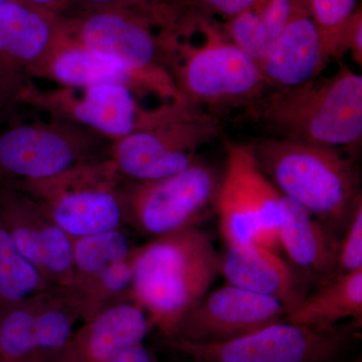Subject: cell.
<instances>
[{
	"label": "cell",
	"instance_id": "cell-1",
	"mask_svg": "<svg viewBox=\"0 0 362 362\" xmlns=\"http://www.w3.org/2000/svg\"><path fill=\"white\" fill-rule=\"evenodd\" d=\"M220 255L197 226L156 238L135 250L131 299L168 338L220 274Z\"/></svg>",
	"mask_w": 362,
	"mask_h": 362
},
{
	"label": "cell",
	"instance_id": "cell-2",
	"mask_svg": "<svg viewBox=\"0 0 362 362\" xmlns=\"http://www.w3.org/2000/svg\"><path fill=\"white\" fill-rule=\"evenodd\" d=\"M261 170L281 194L303 206L335 235L361 204L357 169L338 148L284 138L250 143Z\"/></svg>",
	"mask_w": 362,
	"mask_h": 362
},
{
	"label": "cell",
	"instance_id": "cell-3",
	"mask_svg": "<svg viewBox=\"0 0 362 362\" xmlns=\"http://www.w3.org/2000/svg\"><path fill=\"white\" fill-rule=\"evenodd\" d=\"M251 116L263 120L274 137L334 148L357 147L362 139V77L341 66L330 77L270 90Z\"/></svg>",
	"mask_w": 362,
	"mask_h": 362
},
{
	"label": "cell",
	"instance_id": "cell-4",
	"mask_svg": "<svg viewBox=\"0 0 362 362\" xmlns=\"http://www.w3.org/2000/svg\"><path fill=\"white\" fill-rule=\"evenodd\" d=\"M204 42H178L173 76L188 104L216 117L226 110H252L269 90L258 64L228 40L220 23L199 28Z\"/></svg>",
	"mask_w": 362,
	"mask_h": 362
},
{
	"label": "cell",
	"instance_id": "cell-5",
	"mask_svg": "<svg viewBox=\"0 0 362 362\" xmlns=\"http://www.w3.org/2000/svg\"><path fill=\"white\" fill-rule=\"evenodd\" d=\"M223 123L188 103L168 102L142 127L111 143L110 158L124 178L163 180L189 168L197 151L220 135Z\"/></svg>",
	"mask_w": 362,
	"mask_h": 362
},
{
	"label": "cell",
	"instance_id": "cell-6",
	"mask_svg": "<svg viewBox=\"0 0 362 362\" xmlns=\"http://www.w3.org/2000/svg\"><path fill=\"white\" fill-rule=\"evenodd\" d=\"M151 25L124 11H94L80 21L75 33H65L128 74L140 95H156L164 103H187L173 76L180 40L152 32Z\"/></svg>",
	"mask_w": 362,
	"mask_h": 362
},
{
	"label": "cell",
	"instance_id": "cell-7",
	"mask_svg": "<svg viewBox=\"0 0 362 362\" xmlns=\"http://www.w3.org/2000/svg\"><path fill=\"white\" fill-rule=\"evenodd\" d=\"M109 143L57 119L11 124L0 130V185L18 188L110 158Z\"/></svg>",
	"mask_w": 362,
	"mask_h": 362
},
{
	"label": "cell",
	"instance_id": "cell-8",
	"mask_svg": "<svg viewBox=\"0 0 362 362\" xmlns=\"http://www.w3.org/2000/svg\"><path fill=\"white\" fill-rule=\"evenodd\" d=\"M111 158L23 185L71 239L122 228L127 220V189Z\"/></svg>",
	"mask_w": 362,
	"mask_h": 362
},
{
	"label": "cell",
	"instance_id": "cell-9",
	"mask_svg": "<svg viewBox=\"0 0 362 362\" xmlns=\"http://www.w3.org/2000/svg\"><path fill=\"white\" fill-rule=\"evenodd\" d=\"M358 326L319 329L282 321L247 337L218 343L166 339L185 357L214 362H337Z\"/></svg>",
	"mask_w": 362,
	"mask_h": 362
},
{
	"label": "cell",
	"instance_id": "cell-10",
	"mask_svg": "<svg viewBox=\"0 0 362 362\" xmlns=\"http://www.w3.org/2000/svg\"><path fill=\"white\" fill-rule=\"evenodd\" d=\"M78 319L82 307L64 290L0 305V362H62Z\"/></svg>",
	"mask_w": 362,
	"mask_h": 362
},
{
	"label": "cell",
	"instance_id": "cell-11",
	"mask_svg": "<svg viewBox=\"0 0 362 362\" xmlns=\"http://www.w3.org/2000/svg\"><path fill=\"white\" fill-rule=\"evenodd\" d=\"M220 183L218 173L197 160L163 180L137 182L128 188L127 220L156 238L195 226L216 206Z\"/></svg>",
	"mask_w": 362,
	"mask_h": 362
},
{
	"label": "cell",
	"instance_id": "cell-12",
	"mask_svg": "<svg viewBox=\"0 0 362 362\" xmlns=\"http://www.w3.org/2000/svg\"><path fill=\"white\" fill-rule=\"evenodd\" d=\"M23 104L49 114L52 119L87 128L110 142L139 129L151 116L138 104L129 87L102 84L85 88L40 90L33 85Z\"/></svg>",
	"mask_w": 362,
	"mask_h": 362
},
{
	"label": "cell",
	"instance_id": "cell-13",
	"mask_svg": "<svg viewBox=\"0 0 362 362\" xmlns=\"http://www.w3.org/2000/svg\"><path fill=\"white\" fill-rule=\"evenodd\" d=\"M59 32L42 11L18 0L0 6V124L23 104Z\"/></svg>",
	"mask_w": 362,
	"mask_h": 362
},
{
	"label": "cell",
	"instance_id": "cell-14",
	"mask_svg": "<svg viewBox=\"0 0 362 362\" xmlns=\"http://www.w3.org/2000/svg\"><path fill=\"white\" fill-rule=\"evenodd\" d=\"M0 218L21 254L54 289L74 280L73 239L44 206L18 188L0 185Z\"/></svg>",
	"mask_w": 362,
	"mask_h": 362
},
{
	"label": "cell",
	"instance_id": "cell-15",
	"mask_svg": "<svg viewBox=\"0 0 362 362\" xmlns=\"http://www.w3.org/2000/svg\"><path fill=\"white\" fill-rule=\"evenodd\" d=\"M286 314L284 305L277 299L226 284L202 298L166 339L230 341L286 321Z\"/></svg>",
	"mask_w": 362,
	"mask_h": 362
},
{
	"label": "cell",
	"instance_id": "cell-16",
	"mask_svg": "<svg viewBox=\"0 0 362 362\" xmlns=\"http://www.w3.org/2000/svg\"><path fill=\"white\" fill-rule=\"evenodd\" d=\"M329 62L307 0H301L270 51L257 64L269 90H282L319 77Z\"/></svg>",
	"mask_w": 362,
	"mask_h": 362
},
{
	"label": "cell",
	"instance_id": "cell-17",
	"mask_svg": "<svg viewBox=\"0 0 362 362\" xmlns=\"http://www.w3.org/2000/svg\"><path fill=\"white\" fill-rule=\"evenodd\" d=\"M153 327L147 312L136 302L106 307L71 335L62 362H104L144 343Z\"/></svg>",
	"mask_w": 362,
	"mask_h": 362
},
{
	"label": "cell",
	"instance_id": "cell-18",
	"mask_svg": "<svg viewBox=\"0 0 362 362\" xmlns=\"http://www.w3.org/2000/svg\"><path fill=\"white\" fill-rule=\"evenodd\" d=\"M226 244L220 274L228 284L277 299L284 305L287 314L296 308L304 298L300 282L291 267L275 252L256 242Z\"/></svg>",
	"mask_w": 362,
	"mask_h": 362
},
{
	"label": "cell",
	"instance_id": "cell-19",
	"mask_svg": "<svg viewBox=\"0 0 362 362\" xmlns=\"http://www.w3.org/2000/svg\"><path fill=\"white\" fill-rule=\"evenodd\" d=\"M279 244L300 274L321 279V282L337 274L340 244L337 235L286 197Z\"/></svg>",
	"mask_w": 362,
	"mask_h": 362
},
{
	"label": "cell",
	"instance_id": "cell-20",
	"mask_svg": "<svg viewBox=\"0 0 362 362\" xmlns=\"http://www.w3.org/2000/svg\"><path fill=\"white\" fill-rule=\"evenodd\" d=\"M42 78L54 81L61 87L123 85L140 94L137 84L128 74L61 30L37 69V78Z\"/></svg>",
	"mask_w": 362,
	"mask_h": 362
},
{
	"label": "cell",
	"instance_id": "cell-21",
	"mask_svg": "<svg viewBox=\"0 0 362 362\" xmlns=\"http://www.w3.org/2000/svg\"><path fill=\"white\" fill-rule=\"evenodd\" d=\"M361 318L362 269L322 281L286 315L287 322L319 329L337 327L346 319L361 325Z\"/></svg>",
	"mask_w": 362,
	"mask_h": 362
},
{
	"label": "cell",
	"instance_id": "cell-22",
	"mask_svg": "<svg viewBox=\"0 0 362 362\" xmlns=\"http://www.w3.org/2000/svg\"><path fill=\"white\" fill-rule=\"evenodd\" d=\"M226 164L235 171L256 218L259 244L274 251L279 244L285 197L261 170L250 144L226 143Z\"/></svg>",
	"mask_w": 362,
	"mask_h": 362
},
{
	"label": "cell",
	"instance_id": "cell-23",
	"mask_svg": "<svg viewBox=\"0 0 362 362\" xmlns=\"http://www.w3.org/2000/svg\"><path fill=\"white\" fill-rule=\"evenodd\" d=\"M301 0H259L232 20L220 23L228 40L256 63L272 49Z\"/></svg>",
	"mask_w": 362,
	"mask_h": 362
},
{
	"label": "cell",
	"instance_id": "cell-24",
	"mask_svg": "<svg viewBox=\"0 0 362 362\" xmlns=\"http://www.w3.org/2000/svg\"><path fill=\"white\" fill-rule=\"evenodd\" d=\"M134 251L122 228L73 240L74 280L68 291L85 285L112 264L129 258Z\"/></svg>",
	"mask_w": 362,
	"mask_h": 362
},
{
	"label": "cell",
	"instance_id": "cell-25",
	"mask_svg": "<svg viewBox=\"0 0 362 362\" xmlns=\"http://www.w3.org/2000/svg\"><path fill=\"white\" fill-rule=\"evenodd\" d=\"M54 289L21 254L0 218V305Z\"/></svg>",
	"mask_w": 362,
	"mask_h": 362
},
{
	"label": "cell",
	"instance_id": "cell-26",
	"mask_svg": "<svg viewBox=\"0 0 362 362\" xmlns=\"http://www.w3.org/2000/svg\"><path fill=\"white\" fill-rule=\"evenodd\" d=\"M259 0H168L165 23L178 40L206 23L232 20L251 8Z\"/></svg>",
	"mask_w": 362,
	"mask_h": 362
},
{
	"label": "cell",
	"instance_id": "cell-27",
	"mask_svg": "<svg viewBox=\"0 0 362 362\" xmlns=\"http://www.w3.org/2000/svg\"><path fill=\"white\" fill-rule=\"evenodd\" d=\"M216 209L226 243L256 242L259 244V226L237 175L226 165L221 177Z\"/></svg>",
	"mask_w": 362,
	"mask_h": 362
},
{
	"label": "cell",
	"instance_id": "cell-28",
	"mask_svg": "<svg viewBox=\"0 0 362 362\" xmlns=\"http://www.w3.org/2000/svg\"><path fill=\"white\" fill-rule=\"evenodd\" d=\"M359 0H307L309 11L320 32L326 56L340 59L347 51V37Z\"/></svg>",
	"mask_w": 362,
	"mask_h": 362
},
{
	"label": "cell",
	"instance_id": "cell-29",
	"mask_svg": "<svg viewBox=\"0 0 362 362\" xmlns=\"http://www.w3.org/2000/svg\"><path fill=\"white\" fill-rule=\"evenodd\" d=\"M362 269V202L356 207L339 244L337 274Z\"/></svg>",
	"mask_w": 362,
	"mask_h": 362
},
{
	"label": "cell",
	"instance_id": "cell-30",
	"mask_svg": "<svg viewBox=\"0 0 362 362\" xmlns=\"http://www.w3.org/2000/svg\"><path fill=\"white\" fill-rule=\"evenodd\" d=\"M347 49L357 65H362V13L361 9L357 13L347 39Z\"/></svg>",
	"mask_w": 362,
	"mask_h": 362
},
{
	"label": "cell",
	"instance_id": "cell-31",
	"mask_svg": "<svg viewBox=\"0 0 362 362\" xmlns=\"http://www.w3.org/2000/svg\"><path fill=\"white\" fill-rule=\"evenodd\" d=\"M104 362H158L156 354L144 343L126 349L120 354Z\"/></svg>",
	"mask_w": 362,
	"mask_h": 362
},
{
	"label": "cell",
	"instance_id": "cell-32",
	"mask_svg": "<svg viewBox=\"0 0 362 362\" xmlns=\"http://www.w3.org/2000/svg\"><path fill=\"white\" fill-rule=\"evenodd\" d=\"M28 1L32 2L33 4H37V6H47L61 1V0H28Z\"/></svg>",
	"mask_w": 362,
	"mask_h": 362
},
{
	"label": "cell",
	"instance_id": "cell-33",
	"mask_svg": "<svg viewBox=\"0 0 362 362\" xmlns=\"http://www.w3.org/2000/svg\"><path fill=\"white\" fill-rule=\"evenodd\" d=\"M187 358L189 359V362H214V361H202V359L192 358V357H187Z\"/></svg>",
	"mask_w": 362,
	"mask_h": 362
},
{
	"label": "cell",
	"instance_id": "cell-34",
	"mask_svg": "<svg viewBox=\"0 0 362 362\" xmlns=\"http://www.w3.org/2000/svg\"><path fill=\"white\" fill-rule=\"evenodd\" d=\"M11 1V0H0V6H4L6 2Z\"/></svg>",
	"mask_w": 362,
	"mask_h": 362
},
{
	"label": "cell",
	"instance_id": "cell-35",
	"mask_svg": "<svg viewBox=\"0 0 362 362\" xmlns=\"http://www.w3.org/2000/svg\"><path fill=\"white\" fill-rule=\"evenodd\" d=\"M354 362H361V358H359V359H356V361H354Z\"/></svg>",
	"mask_w": 362,
	"mask_h": 362
}]
</instances>
